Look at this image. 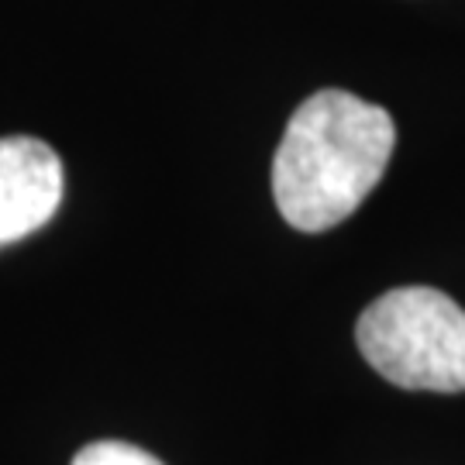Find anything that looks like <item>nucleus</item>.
I'll return each mask as SVG.
<instances>
[{
    "label": "nucleus",
    "instance_id": "obj_1",
    "mask_svg": "<svg viewBox=\"0 0 465 465\" xmlns=\"http://www.w3.org/2000/svg\"><path fill=\"white\" fill-rule=\"evenodd\" d=\"M397 145L390 111L349 90H317L300 104L272 159L282 221L317 234L338 228L380 186Z\"/></svg>",
    "mask_w": 465,
    "mask_h": 465
},
{
    "label": "nucleus",
    "instance_id": "obj_2",
    "mask_svg": "<svg viewBox=\"0 0 465 465\" xmlns=\"http://www.w3.org/2000/svg\"><path fill=\"white\" fill-rule=\"evenodd\" d=\"M355 341L393 386L465 393V311L441 290L400 286L382 293L359 317Z\"/></svg>",
    "mask_w": 465,
    "mask_h": 465
},
{
    "label": "nucleus",
    "instance_id": "obj_3",
    "mask_svg": "<svg viewBox=\"0 0 465 465\" xmlns=\"http://www.w3.org/2000/svg\"><path fill=\"white\" fill-rule=\"evenodd\" d=\"M63 190L66 173L52 145L28 134L0 138V249L49 224Z\"/></svg>",
    "mask_w": 465,
    "mask_h": 465
},
{
    "label": "nucleus",
    "instance_id": "obj_4",
    "mask_svg": "<svg viewBox=\"0 0 465 465\" xmlns=\"http://www.w3.org/2000/svg\"><path fill=\"white\" fill-rule=\"evenodd\" d=\"M73 465H166L159 462L152 451L128 445V441H94L76 451Z\"/></svg>",
    "mask_w": 465,
    "mask_h": 465
}]
</instances>
